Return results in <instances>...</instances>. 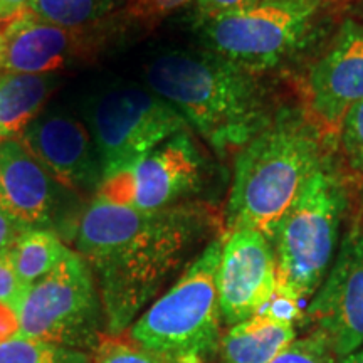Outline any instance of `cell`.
Here are the masks:
<instances>
[{"instance_id": "6da1fadb", "label": "cell", "mask_w": 363, "mask_h": 363, "mask_svg": "<svg viewBox=\"0 0 363 363\" xmlns=\"http://www.w3.org/2000/svg\"><path fill=\"white\" fill-rule=\"evenodd\" d=\"M214 227L203 203L155 212L94 199L76 227V249L96 279L110 331H123L163 281Z\"/></svg>"}, {"instance_id": "7a4b0ae2", "label": "cell", "mask_w": 363, "mask_h": 363, "mask_svg": "<svg viewBox=\"0 0 363 363\" xmlns=\"http://www.w3.org/2000/svg\"><path fill=\"white\" fill-rule=\"evenodd\" d=\"M145 81L222 155L238 153L272 120L256 72L211 51L158 54L145 67Z\"/></svg>"}, {"instance_id": "3957f363", "label": "cell", "mask_w": 363, "mask_h": 363, "mask_svg": "<svg viewBox=\"0 0 363 363\" xmlns=\"http://www.w3.org/2000/svg\"><path fill=\"white\" fill-rule=\"evenodd\" d=\"M323 162V138L305 113L281 110L238 152L227 202L229 230L252 229L271 240Z\"/></svg>"}, {"instance_id": "277c9868", "label": "cell", "mask_w": 363, "mask_h": 363, "mask_svg": "<svg viewBox=\"0 0 363 363\" xmlns=\"http://www.w3.org/2000/svg\"><path fill=\"white\" fill-rule=\"evenodd\" d=\"M222 238L212 239L172 286L131 326V340L163 363H207L220 348L217 272Z\"/></svg>"}, {"instance_id": "5b68a950", "label": "cell", "mask_w": 363, "mask_h": 363, "mask_svg": "<svg viewBox=\"0 0 363 363\" xmlns=\"http://www.w3.org/2000/svg\"><path fill=\"white\" fill-rule=\"evenodd\" d=\"M347 189L328 162L318 167L279 220L271 242L278 286L299 303L315 296L333 262Z\"/></svg>"}, {"instance_id": "8992f818", "label": "cell", "mask_w": 363, "mask_h": 363, "mask_svg": "<svg viewBox=\"0 0 363 363\" xmlns=\"http://www.w3.org/2000/svg\"><path fill=\"white\" fill-rule=\"evenodd\" d=\"M103 306L88 262L71 251L44 279L27 288L16 310L17 335L65 347H91Z\"/></svg>"}, {"instance_id": "52a82bcc", "label": "cell", "mask_w": 363, "mask_h": 363, "mask_svg": "<svg viewBox=\"0 0 363 363\" xmlns=\"http://www.w3.org/2000/svg\"><path fill=\"white\" fill-rule=\"evenodd\" d=\"M88 128L104 175L145 157L189 125L152 89L115 86L89 104Z\"/></svg>"}, {"instance_id": "ba28073f", "label": "cell", "mask_w": 363, "mask_h": 363, "mask_svg": "<svg viewBox=\"0 0 363 363\" xmlns=\"http://www.w3.org/2000/svg\"><path fill=\"white\" fill-rule=\"evenodd\" d=\"M316 9L301 4L257 2L244 11L202 22V39L212 54L257 72L278 65L305 43Z\"/></svg>"}, {"instance_id": "9c48e42d", "label": "cell", "mask_w": 363, "mask_h": 363, "mask_svg": "<svg viewBox=\"0 0 363 363\" xmlns=\"http://www.w3.org/2000/svg\"><path fill=\"white\" fill-rule=\"evenodd\" d=\"M206 160L189 128L101 177L96 199L143 212L163 211L202 187Z\"/></svg>"}, {"instance_id": "30bf717a", "label": "cell", "mask_w": 363, "mask_h": 363, "mask_svg": "<svg viewBox=\"0 0 363 363\" xmlns=\"http://www.w3.org/2000/svg\"><path fill=\"white\" fill-rule=\"evenodd\" d=\"M101 24L69 29L39 19L26 9L0 22V72L52 74L93 61L115 34L113 27Z\"/></svg>"}, {"instance_id": "8fae6325", "label": "cell", "mask_w": 363, "mask_h": 363, "mask_svg": "<svg viewBox=\"0 0 363 363\" xmlns=\"http://www.w3.org/2000/svg\"><path fill=\"white\" fill-rule=\"evenodd\" d=\"M305 116L323 140H335L345 115L363 101V24L345 21L301 84Z\"/></svg>"}, {"instance_id": "7c38bea8", "label": "cell", "mask_w": 363, "mask_h": 363, "mask_svg": "<svg viewBox=\"0 0 363 363\" xmlns=\"http://www.w3.org/2000/svg\"><path fill=\"white\" fill-rule=\"evenodd\" d=\"M311 333L330 345L337 358L363 345V229L345 235L335 264L306 311Z\"/></svg>"}, {"instance_id": "4fadbf2b", "label": "cell", "mask_w": 363, "mask_h": 363, "mask_svg": "<svg viewBox=\"0 0 363 363\" xmlns=\"http://www.w3.org/2000/svg\"><path fill=\"white\" fill-rule=\"evenodd\" d=\"M278 286L276 257L269 239L252 229L224 235L217 272L222 321L239 325L257 315Z\"/></svg>"}, {"instance_id": "5bb4252c", "label": "cell", "mask_w": 363, "mask_h": 363, "mask_svg": "<svg viewBox=\"0 0 363 363\" xmlns=\"http://www.w3.org/2000/svg\"><path fill=\"white\" fill-rule=\"evenodd\" d=\"M19 142L62 189L96 194L101 162L83 121L66 113H45L35 118Z\"/></svg>"}, {"instance_id": "9a60e30c", "label": "cell", "mask_w": 363, "mask_h": 363, "mask_svg": "<svg viewBox=\"0 0 363 363\" xmlns=\"http://www.w3.org/2000/svg\"><path fill=\"white\" fill-rule=\"evenodd\" d=\"M62 187L19 140L0 143V208L26 229H49Z\"/></svg>"}, {"instance_id": "2e32d148", "label": "cell", "mask_w": 363, "mask_h": 363, "mask_svg": "<svg viewBox=\"0 0 363 363\" xmlns=\"http://www.w3.org/2000/svg\"><path fill=\"white\" fill-rule=\"evenodd\" d=\"M56 86L52 74L0 72V143L21 138Z\"/></svg>"}, {"instance_id": "e0dca14e", "label": "cell", "mask_w": 363, "mask_h": 363, "mask_svg": "<svg viewBox=\"0 0 363 363\" xmlns=\"http://www.w3.org/2000/svg\"><path fill=\"white\" fill-rule=\"evenodd\" d=\"M294 342L293 325L254 315L222 338L220 363H269Z\"/></svg>"}, {"instance_id": "ac0fdd59", "label": "cell", "mask_w": 363, "mask_h": 363, "mask_svg": "<svg viewBox=\"0 0 363 363\" xmlns=\"http://www.w3.org/2000/svg\"><path fill=\"white\" fill-rule=\"evenodd\" d=\"M7 252L22 286L30 288L56 269L71 249L51 229H27Z\"/></svg>"}, {"instance_id": "d6986e66", "label": "cell", "mask_w": 363, "mask_h": 363, "mask_svg": "<svg viewBox=\"0 0 363 363\" xmlns=\"http://www.w3.org/2000/svg\"><path fill=\"white\" fill-rule=\"evenodd\" d=\"M27 9L45 22L79 29L106 22L115 0H30Z\"/></svg>"}, {"instance_id": "ffe728a7", "label": "cell", "mask_w": 363, "mask_h": 363, "mask_svg": "<svg viewBox=\"0 0 363 363\" xmlns=\"http://www.w3.org/2000/svg\"><path fill=\"white\" fill-rule=\"evenodd\" d=\"M84 350L13 335L0 342V363H89Z\"/></svg>"}, {"instance_id": "44dd1931", "label": "cell", "mask_w": 363, "mask_h": 363, "mask_svg": "<svg viewBox=\"0 0 363 363\" xmlns=\"http://www.w3.org/2000/svg\"><path fill=\"white\" fill-rule=\"evenodd\" d=\"M337 142L347 169L358 180L363 179V101L345 115Z\"/></svg>"}, {"instance_id": "7402d4cb", "label": "cell", "mask_w": 363, "mask_h": 363, "mask_svg": "<svg viewBox=\"0 0 363 363\" xmlns=\"http://www.w3.org/2000/svg\"><path fill=\"white\" fill-rule=\"evenodd\" d=\"M120 22L123 26L152 29L163 19L194 0H121Z\"/></svg>"}, {"instance_id": "603a6c76", "label": "cell", "mask_w": 363, "mask_h": 363, "mask_svg": "<svg viewBox=\"0 0 363 363\" xmlns=\"http://www.w3.org/2000/svg\"><path fill=\"white\" fill-rule=\"evenodd\" d=\"M337 355L330 345L318 335L299 338L284 348L269 363H335Z\"/></svg>"}, {"instance_id": "cb8c5ba5", "label": "cell", "mask_w": 363, "mask_h": 363, "mask_svg": "<svg viewBox=\"0 0 363 363\" xmlns=\"http://www.w3.org/2000/svg\"><path fill=\"white\" fill-rule=\"evenodd\" d=\"M26 291L27 288L22 286L13 271L9 252H0V305L17 310Z\"/></svg>"}, {"instance_id": "d4e9b609", "label": "cell", "mask_w": 363, "mask_h": 363, "mask_svg": "<svg viewBox=\"0 0 363 363\" xmlns=\"http://www.w3.org/2000/svg\"><path fill=\"white\" fill-rule=\"evenodd\" d=\"M303 303H299L298 299H294L289 294H286L279 289H276L269 301L262 306V310L257 315H264L271 320L279 321V323H288L293 325L294 321L301 320L303 311H301Z\"/></svg>"}, {"instance_id": "484cf974", "label": "cell", "mask_w": 363, "mask_h": 363, "mask_svg": "<svg viewBox=\"0 0 363 363\" xmlns=\"http://www.w3.org/2000/svg\"><path fill=\"white\" fill-rule=\"evenodd\" d=\"M195 2H197L199 22L202 24V22L224 16V13L239 12L256 6L259 0H195Z\"/></svg>"}, {"instance_id": "4316f807", "label": "cell", "mask_w": 363, "mask_h": 363, "mask_svg": "<svg viewBox=\"0 0 363 363\" xmlns=\"http://www.w3.org/2000/svg\"><path fill=\"white\" fill-rule=\"evenodd\" d=\"M98 363H163L153 357L152 353L142 350V348H128V347H113L108 348L99 358Z\"/></svg>"}, {"instance_id": "83f0119b", "label": "cell", "mask_w": 363, "mask_h": 363, "mask_svg": "<svg viewBox=\"0 0 363 363\" xmlns=\"http://www.w3.org/2000/svg\"><path fill=\"white\" fill-rule=\"evenodd\" d=\"M27 230L24 225H21L19 222L13 220L11 216H7L6 212L0 208V252H6L11 249L16 240L21 238V234Z\"/></svg>"}, {"instance_id": "f1b7e54d", "label": "cell", "mask_w": 363, "mask_h": 363, "mask_svg": "<svg viewBox=\"0 0 363 363\" xmlns=\"http://www.w3.org/2000/svg\"><path fill=\"white\" fill-rule=\"evenodd\" d=\"M30 0H0V22L12 19L29 7Z\"/></svg>"}, {"instance_id": "f546056e", "label": "cell", "mask_w": 363, "mask_h": 363, "mask_svg": "<svg viewBox=\"0 0 363 363\" xmlns=\"http://www.w3.org/2000/svg\"><path fill=\"white\" fill-rule=\"evenodd\" d=\"M259 2H286V4H301V6L320 7L321 4L337 2V0H259Z\"/></svg>"}, {"instance_id": "4dcf8cb0", "label": "cell", "mask_w": 363, "mask_h": 363, "mask_svg": "<svg viewBox=\"0 0 363 363\" xmlns=\"http://www.w3.org/2000/svg\"><path fill=\"white\" fill-rule=\"evenodd\" d=\"M340 363H363V348L362 350L350 353V355L343 357L342 360H340Z\"/></svg>"}, {"instance_id": "1f68e13d", "label": "cell", "mask_w": 363, "mask_h": 363, "mask_svg": "<svg viewBox=\"0 0 363 363\" xmlns=\"http://www.w3.org/2000/svg\"><path fill=\"white\" fill-rule=\"evenodd\" d=\"M360 184H362V211H363V179L360 180Z\"/></svg>"}]
</instances>
